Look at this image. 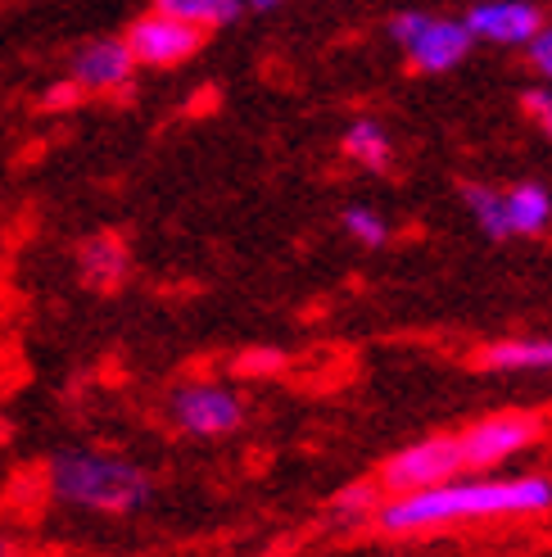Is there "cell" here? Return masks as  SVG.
Wrapping results in <instances>:
<instances>
[{
	"label": "cell",
	"instance_id": "6da1fadb",
	"mask_svg": "<svg viewBox=\"0 0 552 557\" xmlns=\"http://www.w3.org/2000/svg\"><path fill=\"white\" fill-rule=\"evenodd\" d=\"M552 512V476L526 471V476H457L439 490L385 498L376 525L390 535L444 531L462 521H499V517H543Z\"/></svg>",
	"mask_w": 552,
	"mask_h": 557
},
{
	"label": "cell",
	"instance_id": "7a4b0ae2",
	"mask_svg": "<svg viewBox=\"0 0 552 557\" xmlns=\"http://www.w3.org/2000/svg\"><path fill=\"white\" fill-rule=\"evenodd\" d=\"M46 490L54 504L91 517H136L154 504V476L109 449H60L46 462Z\"/></svg>",
	"mask_w": 552,
	"mask_h": 557
},
{
	"label": "cell",
	"instance_id": "3957f363",
	"mask_svg": "<svg viewBox=\"0 0 552 557\" xmlns=\"http://www.w3.org/2000/svg\"><path fill=\"white\" fill-rule=\"evenodd\" d=\"M390 41L407 54V64L422 73H449L476 50L472 33H466V23L457 14H430V10L390 14Z\"/></svg>",
	"mask_w": 552,
	"mask_h": 557
},
{
	"label": "cell",
	"instance_id": "277c9868",
	"mask_svg": "<svg viewBox=\"0 0 552 557\" xmlns=\"http://www.w3.org/2000/svg\"><path fill=\"white\" fill-rule=\"evenodd\" d=\"M466 476L462 467V449H457V435H426V440H412L403 444L399 454H390L380 462V494L385 498H407V494H426Z\"/></svg>",
	"mask_w": 552,
	"mask_h": 557
},
{
	"label": "cell",
	"instance_id": "5b68a950",
	"mask_svg": "<svg viewBox=\"0 0 552 557\" xmlns=\"http://www.w3.org/2000/svg\"><path fill=\"white\" fill-rule=\"evenodd\" d=\"M539 440H543L539 412H493L457 435V449H462L466 476H489L493 467H503L507 458L535 449Z\"/></svg>",
	"mask_w": 552,
	"mask_h": 557
},
{
	"label": "cell",
	"instance_id": "8992f818",
	"mask_svg": "<svg viewBox=\"0 0 552 557\" xmlns=\"http://www.w3.org/2000/svg\"><path fill=\"white\" fill-rule=\"evenodd\" d=\"M173 426L196 440H223L244 426V404L231 385L223 381H186L168 399Z\"/></svg>",
	"mask_w": 552,
	"mask_h": 557
},
{
	"label": "cell",
	"instance_id": "52a82bcc",
	"mask_svg": "<svg viewBox=\"0 0 552 557\" xmlns=\"http://www.w3.org/2000/svg\"><path fill=\"white\" fill-rule=\"evenodd\" d=\"M127 50H131V60L136 69H173V64H186L190 54H200L204 46V33L200 27H190L173 14H163V10H150L141 18H131V27L123 33Z\"/></svg>",
	"mask_w": 552,
	"mask_h": 557
},
{
	"label": "cell",
	"instance_id": "ba28073f",
	"mask_svg": "<svg viewBox=\"0 0 552 557\" xmlns=\"http://www.w3.org/2000/svg\"><path fill=\"white\" fill-rule=\"evenodd\" d=\"M131 77H136V60L123 37H91V41H81L68 60V82L81 96L123 91Z\"/></svg>",
	"mask_w": 552,
	"mask_h": 557
},
{
	"label": "cell",
	"instance_id": "9c48e42d",
	"mask_svg": "<svg viewBox=\"0 0 552 557\" xmlns=\"http://www.w3.org/2000/svg\"><path fill=\"white\" fill-rule=\"evenodd\" d=\"M462 23H466V33H472V41L526 50L548 18L539 5H530V0H480V5H472L462 14Z\"/></svg>",
	"mask_w": 552,
	"mask_h": 557
},
{
	"label": "cell",
	"instance_id": "30bf717a",
	"mask_svg": "<svg viewBox=\"0 0 552 557\" xmlns=\"http://www.w3.org/2000/svg\"><path fill=\"white\" fill-rule=\"evenodd\" d=\"M127 268H131V255L114 232H96L77 245V272H81V282L96 290H114L127 276Z\"/></svg>",
	"mask_w": 552,
	"mask_h": 557
},
{
	"label": "cell",
	"instance_id": "8fae6325",
	"mask_svg": "<svg viewBox=\"0 0 552 557\" xmlns=\"http://www.w3.org/2000/svg\"><path fill=\"white\" fill-rule=\"evenodd\" d=\"M489 372H552V336H507L480 354Z\"/></svg>",
	"mask_w": 552,
	"mask_h": 557
},
{
	"label": "cell",
	"instance_id": "7c38bea8",
	"mask_svg": "<svg viewBox=\"0 0 552 557\" xmlns=\"http://www.w3.org/2000/svg\"><path fill=\"white\" fill-rule=\"evenodd\" d=\"M503 205L512 236H543L552 227V190L543 182H516L512 190H503Z\"/></svg>",
	"mask_w": 552,
	"mask_h": 557
},
{
	"label": "cell",
	"instance_id": "4fadbf2b",
	"mask_svg": "<svg viewBox=\"0 0 552 557\" xmlns=\"http://www.w3.org/2000/svg\"><path fill=\"white\" fill-rule=\"evenodd\" d=\"M344 154H349L353 163H363V169L380 173V169H390L394 141H390V132H385V123H376V119H353L349 132H344Z\"/></svg>",
	"mask_w": 552,
	"mask_h": 557
},
{
	"label": "cell",
	"instance_id": "5bb4252c",
	"mask_svg": "<svg viewBox=\"0 0 552 557\" xmlns=\"http://www.w3.org/2000/svg\"><path fill=\"white\" fill-rule=\"evenodd\" d=\"M462 205H466L472 222H476V227L489 240H512V232H507V205H503V190L499 186L462 182Z\"/></svg>",
	"mask_w": 552,
	"mask_h": 557
},
{
	"label": "cell",
	"instance_id": "9a60e30c",
	"mask_svg": "<svg viewBox=\"0 0 552 557\" xmlns=\"http://www.w3.org/2000/svg\"><path fill=\"white\" fill-rule=\"evenodd\" d=\"M154 10L173 14V18L190 23V27H200V33L209 37V27H231L236 18H244L250 5H240V0H159Z\"/></svg>",
	"mask_w": 552,
	"mask_h": 557
},
{
	"label": "cell",
	"instance_id": "2e32d148",
	"mask_svg": "<svg viewBox=\"0 0 552 557\" xmlns=\"http://www.w3.org/2000/svg\"><path fill=\"white\" fill-rule=\"evenodd\" d=\"M385 504V494L372 485V481H357V485H344L336 498H330V521L353 531V525H376V512Z\"/></svg>",
	"mask_w": 552,
	"mask_h": 557
},
{
	"label": "cell",
	"instance_id": "e0dca14e",
	"mask_svg": "<svg viewBox=\"0 0 552 557\" xmlns=\"http://www.w3.org/2000/svg\"><path fill=\"white\" fill-rule=\"evenodd\" d=\"M340 222H344V232L357 240V245H385L390 240V222H385V213H376L372 205H349L344 213H340Z\"/></svg>",
	"mask_w": 552,
	"mask_h": 557
},
{
	"label": "cell",
	"instance_id": "ac0fdd59",
	"mask_svg": "<svg viewBox=\"0 0 552 557\" xmlns=\"http://www.w3.org/2000/svg\"><path fill=\"white\" fill-rule=\"evenodd\" d=\"M286 368V354L281 349H250L236 358V372L240 376H267V372H281Z\"/></svg>",
	"mask_w": 552,
	"mask_h": 557
},
{
	"label": "cell",
	"instance_id": "d6986e66",
	"mask_svg": "<svg viewBox=\"0 0 552 557\" xmlns=\"http://www.w3.org/2000/svg\"><path fill=\"white\" fill-rule=\"evenodd\" d=\"M526 54H530V69L543 77V87L552 91V23L539 27V37L526 46Z\"/></svg>",
	"mask_w": 552,
	"mask_h": 557
},
{
	"label": "cell",
	"instance_id": "ffe728a7",
	"mask_svg": "<svg viewBox=\"0 0 552 557\" xmlns=\"http://www.w3.org/2000/svg\"><path fill=\"white\" fill-rule=\"evenodd\" d=\"M520 109H526V114L539 123V132L552 141V91L548 87H530L526 96H520Z\"/></svg>",
	"mask_w": 552,
	"mask_h": 557
},
{
	"label": "cell",
	"instance_id": "44dd1931",
	"mask_svg": "<svg viewBox=\"0 0 552 557\" xmlns=\"http://www.w3.org/2000/svg\"><path fill=\"white\" fill-rule=\"evenodd\" d=\"M73 104H81V91L73 87L68 77H64V82H50L46 96H41V109H50V114H60V109H73Z\"/></svg>",
	"mask_w": 552,
	"mask_h": 557
},
{
	"label": "cell",
	"instance_id": "7402d4cb",
	"mask_svg": "<svg viewBox=\"0 0 552 557\" xmlns=\"http://www.w3.org/2000/svg\"><path fill=\"white\" fill-rule=\"evenodd\" d=\"M0 557H18V548H14V540H10V535H0Z\"/></svg>",
	"mask_w": 552,
	"mask_h": 557
}]
</instances>
